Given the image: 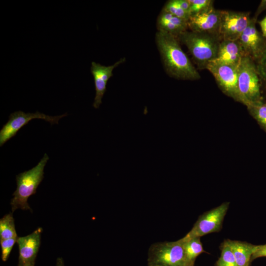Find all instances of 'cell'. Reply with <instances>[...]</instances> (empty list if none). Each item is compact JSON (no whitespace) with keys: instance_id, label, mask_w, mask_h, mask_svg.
I'll return each mask as SVG.
<instances>
[{"instance_id":"1","label":"cell","mask_w":266,"mask_h":266,"mask_svg":"<svg viewBox=\"0 0 266 266\" xmlns=\"http://www.w3.org/2000/svg\"><path fill=\"white\" fill-rule=\"evenodd\" d=\"M155 41L166 73L179 80H197L200 76L182 50L178 39L168 33L157 31Z\"/></svg>"},{"instance_id":"2","label":"cell","mask_w":266,"mask_h":266,"mask_svg":"<svg viewBox=\"0 0 266 266\" xmlns=\"http://www.w3.org/2000/svg\"><path fill=\"white\" fill-rule=\"evenodd\" d=\"M177 39L184 44L190 53L194 62L200 69L217 57L222 37L219 34L187 31Z\"/></svg>"},{"instance_id":"3","label":"cell","mask_w":266,"mask_h":266,"mask_svg":"<svg viewBox=\"0 0 266 266\" xmlns=\"http://www.w3.org/2000/svg\"><path fill=\"white\" fill-rule=\"evenodd\" d=\"M49 159L48 156L45 153L36 166L16 175L17 188L10 202L12 213L17 209L31 210L28 200L35 194L43 178L44 168Z\"/></svg>"},{"instance_id":"4","label":"cell","mask_w":266,"mask_h":266,"mask_svg":"<svg viewBox=\"0 0 266 266\" xmlns=\"http://www.w3.org/2000/svg\"><path fill=\"white\" fill-rule=\"evenodd\" d=\"M238 88L241 103L246 106L265 100L256 64L246 55L242 57L238 66Z\"/></svg>"},{"instance_id":"5","label":"cell","mask_w":266,"mask_h":266,"mask_svg":"<svg viewBox=\"0 0 266 266\" xmlns=\"http://www.w3.org/2000/svg\"><path fill=\"white\" fill-rule=\"evenodd\" d=\"M147 261L149 266H194L187 258L180 239L152 244Z\"/></svg>"},{"instance_id":"6","label":"cell","mask_w":266,"mask_h":266,"mask_svg":"<svg viewBox=\"0 0 266 266\" xmlns=\"http://www.w3.org/2000/svg\"><path fill=\"white\" fill-rule=\"evenodd\" d=\"M229 205V202H225L203 213L199 216L191 230L181 239L185 240L193 237H200L207 234L220 231Z\"/></svg>"},{"instance_id":"7","label":"cell","mask_w":266,"mask_h":266,"mask_svg":"<svg viewBox=\"0 0 266 266\" xmlns=\"http://www.w3.org/2000/svg\"><path fill=\"white\" fill-rule=\"evenodd\" d=\"M238 66L210 63L207 66L225 95L241 103L238 88Z\"/></svg>"},{"instance_id":"8","label":"cell","mask_w":266,"mask_h":266,"mask_svg":"<svg viewBox=\"0 0 266 266\" xmlns=\"http://www.w3.org/2000/svg\"><path fill=\"white\" fill-rule=\"evenodd\" d=\"M67 115V113H66L61 115L52 116L38 111L27 113L22 111H15L10 115L8 121L0 131V146H2L14 136L22 128L33 119H43L49 122L51 125H53L58 124L59 120Z\"/></svg>"},{"instance_id":"9","label":"cell","mask_w":266,"mask_h":266,"mask_svg":"<svg viewBox=\"0 0 266 266\" xmlns=\"http://www.w3.org/2000/svg\"><path fill=\"white\" fill-rule=\"evenodd\" d=\"M251 18L249 12L222 10L219 29L222 39L238 40Z\"/></svg>"},{"instance_id":"10","label":"cell","mask_w":266,"mask_h":266,"mask_svg":"<svg viewBox=\"0 0 266 266\" xmlns=\"http://www.w3.org/2000/svg\"><path fill=\"white\" fill-rule=\"evenodd\" d=\"M257 20L253 17L238 40L244 55L255 62L259 59L266 48V39L257 29Z\"/></svg>"},{"instance_id":"11","label":"cell","mask_w":266,"mask_h":266,"mask_svg":"<svg viewBox=\"0 0 266 266\" xmlns=\"http://www.w3.org/2000/svg\"><path fill=\"white\" fill-rule=\"evenodd\" d=\"M222 10L213 6L197 14L191 16L188 21L191 31L219 34Z\"/></svg>"},{"instance_id":"12","label":"cell","mask_w":266,"mask_h":266,"mask_svg":"<svg viewBox=\"0 0 266 266\" xmlns=\"http://www.w3.org/2000/svg\"><path fill=\"white\" fill-rule=\"evenodd\" d=\"M125 61L126 58H123L113 65L108 66H103L95 62H92L90 71L93 76L96 90L93 104L95 108H98L102 103V99L106 90L107 83L113 76L114 69Z\"/></svg>"},{"instance_id":"13","label":"cell","mask_w":266,"mask_h":266,"mask_svg":"<svg viewBox=\"0 0 266 266\" xmlns=\"http://www.w3.org/2000/svg\"><path fill=\"white\" fill-rule=\"evenodd\" d=\"M42 229L38 228L31 234L18 237L19 247L18 266H34L35 259L40 245Z\"/></svg>"},{"instance_id":"14","label":"cell","mask_w":266,"mask_h":266,"mask_svg":"<svg viewBox=\"0 0 266 266\" xmlns=\"http://www.w3.org/2000/svg\"><path fill=\"white\" fill-rule=\"evenodd\" d=\"M244 52L238 40H221L216 58L212 62L218 64L238 66Z\"/></svg>"},{"instance_id":"15","label":"cell","mask_w":266,"mask_h":266,"mask_svg":"<svg viewBox=\"0 0 266 266\" xmlns=\"http://www.w3.org/2000/svg\"><path fill=\"white\" fill-rule=\"evenodd\" d=\"M158 31L164 32L177 37L188 31V21L180 19L162 9L156 22Z\"/></svg>"},{"instance_id":"16","label":"cell","mask_w":266,"mask_h":266,"mask_svg":"<svg viewBox=\"0 0 266 266\" xmlns=\"http://www.w3.org/2000/svg\"><path fill=\"white\" fill-rule=\"evenodd\" d=\"M236 266H249L251 259L256 245L239 240L229 239Z\"/></svg>"},{"instance_id":"17","label":"cell","mask_w":266,"mask_h":266,"mask_svg":"<svg viewBox=\"0 0 266 266\" xmlns=\"http://www.w3.org/2000/svg\"><path fill=\"white\" fill-rule=\"evenodd\" d=\"M180 240L183 242L185 252L189 261L193 265L196 258L205 251L203 249L200 237H193L187 240Z\"/></svg>"},{"instance_id":"18","label":"cell","mask_w":266,"mask_h":266,"mask_svg":"<svg viewBox=\"0 0 266 266\" xmlns=\"http://www.w3.org/2000/svg\"><path fill=\"white\" fill-rule=\"evenodd\" d=\"M251 117L266 133V100L246 106Z\"/></svg>"},{"instance_id":"19","label":"cell","mask_w":266,"mask_h":266,"mask_svg":"<svg viewBox=\"0 0 266 266\" xmlns=\"http://www.w3.org/2000/svg\"><path fill=\"white\" fill-rule=\"evenodd\" d=\"M18 237L12 212L9 213L0 219V240Z\"/></svg>"},{"instance_id":"20","label":"cell","mask_w":266,"mask_h":266,"mask_svg":"<svg viewBox=\"0 0 266 266\" xmlns=\"http://www.w3.org/2000/svg\"><path fill=\"white\" fill-rule=\"evenodd\" d=\"M221 255L216 263V266H236L235 260L228 239L221 244Z\"/></svg>"},{"instance_id":"21","label":"cell","mask_w":266,"mask_h":266,"mask_svg":"<svg viewBox=\"0 0 266 266\" xmlns=\"http://www.w3.org/2000/svg\"><path fill=\"white\" fill-rule=\"evenodd\" d=\"M163 9L170 14L188 21L190 15L180 6L178 0H169L163 7Z\"/></svg>"},{"instance_id":"22","label":"cell","mask_w":266,"mask_h":266,"mask_svg":"<svg viewBox=\"0 0 266 266\" xmlns=\"http://www.w3.org/2000/svg\"><path fill=\"white\" fill-rule=\"evenodd\" d=\"M190 3V16L202 12L213 6L212 0H189Z\"/></svg>"},{"instance_id":"23","label":"cell","mask_w":266,"mask_h":266,"mask_svg":"<svg viewBox=\"0 0 266 266\" xmlns=\"http://www.w3.org/2000/svg\"><path fill=\"white\" fill-rule=\"evenodd\" d=\"M255 63L261 81L262 90L266 95V48L261 57Z\"/></svg>"},{"instance_id":"24","label":"cell","mask_w":266,"mask_h":266,"mask_svg":"<svg viewBox=\"0 0 266 266\" xmlns=\"http://www.w3.org/2000/svg\"><path fill=\"white\" fill-rule=\"evenodd\" d=\"M17 239L9 238L0 240L1 249V259L2 261L6 262L7 261L14 245L17 242Z\"/></svg>"},{"instance_id":"25","label":"cell","mask_w":266,"mask_h":266,"mask_svg":"<svg viewBox=\"0 0 266 266\" xmlns=\"http://www.w3.org/2000/svg\"><path fill=\"white\" fill-rule=\"evenodd\" d=\"M261 257H266V244L256 245V249L251 257V262L254 260Z\"/></svg>"},{"instance_id":"26","label":"cell","mask_w":266,"mask_h":266,"mask_svg":"<svg viewBox=\"0 0 266 266\" xmlns=\"http://www.w3.org/2000/svg\"><path fill=\"white\" fill-rule=\"evenodd\" d=\"M266 10V0H262L257 9L253 17L257 20L258 17L261 13Z\"/></svg>"},{"instance_id":"27","label":"cell","mask_w":266,"mask_h":266,"mask_svg":"<svg viewBox=\"0 0 266 266\" xmlns=\"http://www.w3.org/2000/svg\"><path fill=\"white\" fill-rule=\"evenodd\" d=\"M181 7L190 15V3L189 0H178Z\"/></svg>"},{"instance_id":"28","label":"cell","mask_w":266,"mask_h":266,"mask_svg":"<svg viewBox=\"0 0 266 266\" xmlns=\"http://www.w3.org/2000/svg\"><path fill=\"white\" fill-rule=\"evenodd\" d=\"M259 24L261 29L262 35L266 39V16H265L263 19L260 21L259 22Z\"/></svg>"},{"instance_id":"29","label":"cell","mask_w":266,"mask_h":266,"mask_svg":"<svg viewBox=\"0 0 266 266\" xmlns=\"http://www.w3.org/2000/svg\"><path fill=\"white\" fill-rule=\"evenodd\" d=\"M56 266H65L64 262L62 257H59L56 261Z\"/></svg>"},{"instance_id":"30","label":"cell","mask_w":266,"mask_h":266,"mask_svg":"<svg viewBox=\"0 0 266 266\" xmlns=\"http://www.w3.org/2000/svg\"></svg>"},{"instance_id":"31","label":"cell","mask_w":266,"mask_h":266,"mask_svg":"<svg viewBox=\"0 0 266 266\" xmlns=\"http://www.w3.org/2000/svg\"></svg>"}]
</instances>
